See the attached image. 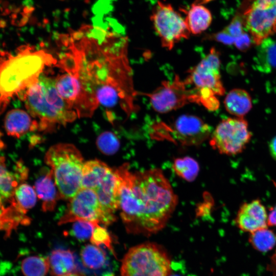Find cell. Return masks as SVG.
<instances>
[{
  "label": "cell",
  "mask_w": 276,
  "mask_h": 276,
  "mask_svg": "<svg viewBox=\"0 0 276 276\" xmlns=\"http://www.w3.org/2000/svg\"><path fill=\"white\" fill-rule=\"evenodd\" d=\"M268 215L265 206L260 200L243 203L235 218V223L241 230L252 233L267 227Z\"/></svg>",
  "instance_id": "5bb4252c"
},
{
  "label": "cell",
  "mask_w": 276,
  "mask_h": 276,
  "mask_svg": "<svg viewBox=\"0 0 276 276\" xmlns=\"http://www.w3.org/2000/svg\"><path fill=\"white\" fill-rule=\"evenodd\" d=\"M67 209L60 219L58 224L62 225L78 220H87L110 224L105 215L95 191L81 188L69 200Z\"/></svg>",
  "instance_id": "7c38bea8"
},
{
  "label": "cell",
  "mask_w": 276,
  "mask_h": 276,
  "mask_svg": "<svg viewBox=\"0 0 276 276\" xmlns=\"http://www.w3.org/2000/svg\"><path fill=\"white\" fill-rule=\"evenodd\" d=\"M37 196L35 189L25 183L18 186L14 192L16 203L26 213L35 205Z\"/></svg>",
  "instance_id": "4316f807"
},
{
  "label": "cell",
  "mask_w": 276,
  "mask_h": 276,
  "mask_svg": "<svg viewBox=\"0 0 276 276\" xmlns=\"http://www.w3.org/2000/svg\"><path fill=\"white\" fill-rule=\"evenodd\" d=\"M252 41H253L252 38L244 32L235 38L234 44L239 50L245 51L250 47Z\"/></svg>",
  "instance_id": "1f68e13d"
},
{
  "label": "cell",
  "mask_w": 276,
  "mask_h": 276,
  "mask_svg": "<svg viewBox=\"0 0 276 276\" xmlns=\"http://www.w3.org/2000/svg\"><path fill=\"white\" fill-rule=\"evenodd\" d=\"M169 276H180V275H178V274H171V273H170V274H169Z\"/></svg>",
  "instance_id": "8d00e7d4"
},
{
  "label": "cell",
  "mask_w": 276,
  "mask_h": 276,
  "mask_svg": "<svg viewBox=\"0 0 276 276\" xmlns=\"http://www.w3.org/2000/svg\"><path fill=\"white\" fill-rule=\"evenodd\" d=\"M215 39L226 45H232L234 44L235 39L229 35L224 30L217 33L215 36Z\"/></svg>",
  "instance_id": "d6a6232c"
},
{
  "label": "cell",
  "mask_w": 276,
  "mask_h": 276,
  "mask_svg": "<svg viewBox=\"0 0 276 276\" xmlns=\"http://www.w3.org/2000/svg\"><path fill=\"white\" fill-rule=\"evenodd\" d=\"M99 223L87 220H78L74 222L72 233L80 240L90 239L95 227Z\"/></svg>",
  "instance_id": "f1b7e54d"
},
{
  "label": "cell",
  "mask_w": 276,
  "mask_h": 276,
  "mask_svg": "<svg viewBox=\"0 0 276 276\" xmlns=\"http://www.w3.org/2000/svg\"><path fill=\"white\" fill-rule=\"evenodd\" d=\"M98 149L106 155L114 154L120 148V142L116 135L110 131H104L97 137Z\"/></svg>",
  "instance_id": "83f0119b"
},
{
  "label": "cell",
  "mask_w": 276,
  "mask_h": 276,
  "mask_svg": "<svg viewBox=\"0 0 276 276\" xmlns=\"http://www.w3.org/2000/svg\"><path fill=\"white\" fill-rule=\"evenodd\" d=\"M269 150L272 156L276 160V136L270 142Z\"/></svg>",
  "instance_id": "e575fe53"
},
{
  "label": "cell",
  "mask_w": 276,
  "mask_h": 276,
  "mask_svg": "<svg viewBox=\"0 0 276 276\" xmlns=\"http://www.w3.org/2000/svg\"><path fill=\"white\" fill-rule=\"evenodd\" d=\"M150 19L162 46L168 50L191 34L185 18L169 4L158 1Z\"/></svg>",
  "instance_id": "ba28073f"
},
{
  "label": "cell",
  "mask_w": 276,
  "mask_h": 276,
  "mask_svg": "<svg viewBox=\"0 0 276 276\" xmlns=\"http://www.w3.org/2000/svg\"><path fill=\"white\" fill-rule=\"evenodd\" d=\"M50 269L48 258L31 256L24 259L21 270L25 276H45Z\"/></svg>",
  "instance_id": "603a6c76"
},
{
  "label": "cell",
  "mask_w": 276,
  "mask_h": 276,
  "mask_svg": "<svg viewBox=\"0 0 276 276\" xmlns=\"http://www.w3.org/2000/svg\"><path fill=\"white\" fill-rule=\"evenodd\" d=\"M5 126L8 134L18 137L37 128L39 124L37 121L33 120L26 111L17 109L12 110L7 113Z\"/></svg>",
  "instance_id": "2e32d148"
},
{
  "label": "cell",
  "mask_w": 276,
  "mask_h": 276,
  "mask_svg": "<svg viewBox=\"0 0 276 276\" xmlns=\"http://www.w3.org/2000/svg\"><path fill=\"white\" fill-rule=\"evenodd\" d=\"M251 137L243 118H228L220 122L211 134L210 145L221 154L236 155L243 151Z\"/></svg>",
  "instance_id": "9c48e42d"
},
{
  "label": "cell",
  "mask_w": 276,
  "mask_h": 276,
  "mask_svg": "<svg viewBox=\"0 0 276 276\" xmlns=\"http://www.w3.org/2000/svg\"><path fill=\"white\" fill-rule=\"evenodd\" d=\"M104 276H112V275L111 274H106Z\"/></svg>",
  "instance_id": "74e56055"
},
{
  "label": "cell",
  "mask_w": 276,
  "mask_h": 276,
  "mask_svg": "<svg viewBox=\"0 0 276 276\" xmlns=\"http://www.w3.org/2000/svg\"><path fill=\"white\" fill-rule=\"evenodd\" d=\"M274 183L276 187V182ZM267 224L268 226L276 227V205L270 209L268 215Z\"/></svg>",
  "instance_id": "836d02e7"
},
{
  "label": "cell",
  "mask_w": 276,
  "mask_h": 276,
  "mask_svg": "<svg viewBox=\"0 0 276 276\" xmlns=\"http://www.w3.org/2000/svg\"><path fill=\"white\" fill-rule=\"evenodd\" d=\"M57 276H84L81 274L77 273L76 272H71L69 273H66L62 275H57Z\"/></svg>",
  "instance_id": "d590c367"
},
{
  "label": "cell",
  "mask_w": 276,
  "mask_h": 276,
  "mask_svg": "<svg viewBox=\"0 0 276 276\" xmlns=\"http://www.w3.org/2000/svg\"><path fill=\"white\" fill-rule=\"evenodd\" d=\"M82 261L85 266L90 269L98 270L103 267L106 261L104 252L98 246L85 245L81 251Z\"/></svg>",
  "instance_id": "cb8c5ba5"
},
{
  "label": "cell",
  "mask_w": 276,
  "mask_h": 276,
  "mask_svg": "<svg viewBox=\"0 0 276 276\" xmlns=\"http://www.w3.org/2000/svg\"><path fill=\"white\" fill-rule=\"evenodd\" d=\"M173 169L178 176L185 180L192 181L197 177L199 167L194 158L186 156L175 159Z\"/></svg>",
  "instance_id": "484cf974"
},
{
  "label": "cell",
  "mask_w": 276,
  "mask_h": 276,
  "mask_svg": "<svg viewBox=\"0 0 276 276\" xmlns=\"http://www.w3.org/2000/svg\"><path fill=\"white\" fill-rule=\"evenodd\" d=\"M171 261L160 245L146 242L130 248L121 267L122 276H169Z\"/></svg>",
  "instance_id": "5b68a950"
},
{
  "label": "cell",
  "mask_w": 276,
  "mask_h": 276,
  "mask_svg": "<svg viewBox=\"0 0 276 276\" xmlns=\"http://www.w3.org/2000/svg\"><path fill=\"white\" fill-rule=\"evenodd\" d=\"M4 157L0 155V214L15 200L14 192L17 178L6 167Z\"/></svg>",
  "instance_id": "e0dca14e"
},
{
  "label": "cell",
  "mask_w": 276,
  "mask_h": 276,
  "mask_svg": "<svg viewBox=\"0 0 276 276\" xmlns=\"http://www.w3.org/2000/svg\"><path fill=\"white\" fill-rule=\"evenodd\" d=\"M52 56L43 50L27 48L10 55L0 67V109L14 95L33 83L45 66L55 63Z\"/></svg>",
  "instance_id": "7a4b0ae2"
},
{
  "label": "cell",
  "mask_w": 276,
  "mask_h": 276,
  "mask_svg": "<svg viewBox=\"0 0 276 276\" xmlns=\"http://www.w3.org/2000/svg\"><path fill=\"white\" fill-rule=\"evenodd\" d=\"M249 241L253 247L261 252L272 249L276 244V235L267 227L250 233Z\"/></svg>",
  "instance_id": "d4e9b609"
},
{
  "label": "cell",
  "mask_w": 276,
  "mask_h": 276,
  "mask_svg": "<svg viewBox=\"0 0 276 276\" xmlns=\"http://www.w3.org/2000/svg\"><path fill=\"white\" fill-rule=\"evenodd\" d=\"M109 169L105 163L98 159L85 162L82 171L81 188L94 190Z\"/></svg>",
  "instance_id": "7402d4cb"
},
{
  "label": "cell",
  "mask_w": 276,
  "mask_h": 276,
  "mask_svg": "<svg viewBox=\"0 0 276 276\" xmlns=\"http://www.w3.org/2000/svg\"><path fill=\"white\" fill-rule=\"evenodd\" d=\"M37 196L42 201L43 212L53 211L61 199L51 170L38 178L34 187Z\"/></svg>",
  "instance_id": "9a60e30c"
},
{
  "label": "cell",
  "mask_w": 276,
  "mask_h": 276,
  "mask_svg": "<svg viewBox=\"0 0 276 276\" xmlns=\"http://www.w3.org/2000/svg\"><path fill=\"white\" fill-rule=\"evenodd\" d=\"M243 19L253 42L259 45L276 32V0H254Z\"/></svg>",
  "instance_id": "8fae6325"
},
{
  "label": "cell",
  "mask_w": 276,
  "mask_h": 276,
  "mask_svg": "<svg viewBox=\"0 0 276 276\" xmlns=\"http://www.w3.org/2000/svg\"><path fill=\"white\" fill-rule=\"evenodd\" d=\"M256 70L269 73L276 70V41L267 38L259 45L254 59Z\"/></svg>",
  "instance_id": "ac0fdd59"
},
{
  "label": "cell",
  "mask_w": 276,
  "mask_h": 276,
  "mask_svg": "<svg viewBox=\"0 0 276 276\" xmlns=\"http://www.w3.org/2000/svg\"><path fill=\"white\" fill-rule=\"evenodd\" d=\"M220 60L218 52L215 49L210 52L195 66L190 70L185 81L188 85L194 86L198 93L201 105L210 110L219 107L217 96H221L225 89L221 80Z\"/></svg>",
  "instance_id": "8992f818"
},
{
  "label": "cell",
  "mask_w": 276,
  "mask_h": 276,
  "mask_svg": "<svg viewBox=\"0 0 276 276\" xmlns=\"http://www.w3.org/2000/svg\"><path fill=\"white\" fill-rule=\"evenodd\" d=\"M155 131L161 138L170 139L185 146H197L211 136V128L200 118L183 114L170 126H163Z\"/></svg>",
  "instance_id": "30bf717a"
},
{
  "label": "cell",
  "mask_w": 276,
  "mask_h": 276,
  "mask_svg": "<svg viewBox=\"0 0 276 276\" xmlns=\"http://www.w3.org/2000/svg\"><path fill=\"white\" fill-rule=\"evenodd\" d=\"M120 188V179L116 169L110 168L94 190L110 224L116 219L114 213L119 210Z\"/></svg>",
  "instance_id": "4fadbf2b"
},
{
  "label": "cell",
  "mask_w": 276,
  "mask_h": 276,
  "mask_svg": "<svg viewBox=\"0 0 276 276\" xmlns=\"http://www.w3.org/2000/svg\"><path fill=\"white\" fill-rule=\"evenodd\" d=\"M185 20L190 33L198 34L209 28L212 16L210 11L203 5L193 4L186 13Z\"/></svg>",
  "instance_id": "d6986e66"
},
{
  "label": "cell",
  "mask_w": 276,
  "mask_h": 276,
  "mask_svg": "<svg viewBox=\"0 0 276 276\" xmlns=\"http://www.w3.org/2000/svg\"><path fill=\"white\" fill-rule=\"evenodd\" d=\"M51 273L55 276L74 272L77 265L74 255L68 249H58L48 258Z\"/></svg>",
  "instance_id": "44dd1931"
},
{
  "label": "cell",
  "mask_w": 276,
  "mask_h": 276,
  "mask_svg": "<svg viewBox=\"0 0 276 276\" xmlns=\"http://www.w3.org/2000/svg\"><path fill=\"white\" fill-rule=\"evenodd\" d=\"M116 171L120 179L119 210L127 233L150 236L164 228L178 199L163 171L132 172L126 164Z\"/></svg>",
  "instance_id": "6da1fadb"
},
{
  "label": "cell",
  "mask_w": 276,
  "mask_h": 276,
  "mask_svg": "<svg viewBox=\"0 0 276 276\" xmlns=\"http://www.w3.org/2000/svg\"><path fill=\"white\" fill-rule=\"evenodd\" d=\"M185 80L176 75L172 81H165L154 90L145 95L149 98L153 109L166 113L178 109L190 103L201 105L200 98L194 88H189Z\"/></svg>",
  "instance_id": "52a82bcc"
},
{
  "label": "cell",
  "mask_w": 276,
  "mask_h": 276,
  "mask_svg": "<svg viewBox=\"0 0 276 276\" xmlns=\"http://www.w3.org/2000/svg\"><path fill=\"white\" fill-rule=\"evenodd\" d=\"M44 162L51 168L61 199L70 200L81 189L84 163L73 144L58 143L47 151Z\"/></svg>",
  "instance_id": "277c9868"
},
{
  "label": "cell",
  "mask_w": 276,
  "mask_h": 276,
  "mask_svg": "<svg viewBox=\"0 0 276 276\" xmlns=\"http://www.w3.org/2000/svg\"><path fill=\"white\" fill-rule=\"evenodd\" d=\"M243 22V18L241 16H236L224 31L235 39L244 32Z\"/></svg>",
  "instance_id": "4dcf8cb0"
},
{
  "label": "cell",
  "mask_w": 276,
  "mask_h": 276,
  "mask_svg": "<svg viewBox=\"0 0 276 276\" xmlns=\"http://www.w3.org/2000/svg\"><path fill=\"white\" fill-rule=\"evenodd\" d=\"M25 90L27 108L32 116L39 119V126L42 129L65 125L78 117L76 111L59 95L55 79L41 73Z\"/></svg>",
  "instance_id": "3957f363"
},
{
  "label": "cell",
  "mask_w": 276,
  "mask_h": 276,
  "mask_svg": "<svg viewBox=\"0 0 276 276\" xmlns=\"http://www.w3.org/2000/svg\"><path fill=\"white\" fill-rule=\"evenodd\" d=\"M90 241L91 244L98 246L103 244L110 250L113 251L111 237L104 227L97 225L94 229Z\"/></svg>",
  "instance_id": "f546056e"
},
{
  "label": "cell",
  "mask_w": 276,
  "mask_h": 276,
  "mask_svg": "<svg viewBox=\"0 0 276 276\" xmlns=\"http://www.w3.org/2000/svg\"><path fill=\"white\" fill-rule=\"evenodd\" d=\"M224 103L226 110L238 118H242L252 107L249 94L246 90L239 88L231 90L226 95Z\"/></svg>",
  "instance_id": "ffe728a7"
}]
</instances>
